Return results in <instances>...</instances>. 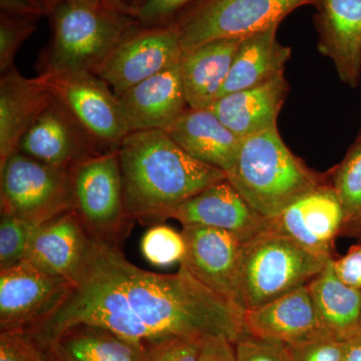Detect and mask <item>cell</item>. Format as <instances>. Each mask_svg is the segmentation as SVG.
I'll return each instance as SVG.
<instances>
[{"instance_id":"obj_1","label":"cell","mask_w":361,"mask_h":361,"mask_svg":"<svg viewBox=\"0 0 361 361\" xmlns=\"http://www.w3.org/2000/svg\"><path fill=\"white\" fill-rule=\"evenodd\" d=\"M244 313L182 265L174 274L149 272L130 263L116 244L90 235L65 303L25 330L47 356L56 339L78 324L104 327L147 348L168 339L213 336L236 344L247 334Z\"/></svg>"},{"instance_id":"obj_2","label":"cell","mask_w":361,"mask_h":361,"mask_svg":"<svg viewBox=\"0 0 361 361\" xmlns=\"http://www.w3.org/2000/svg\"><path fill=\"white\" fill-rule=\"evenodd\" d=\"M118 158L126 212L145 225L172 219L188 199L227 179L220 169L190 156L165 130L130 133Z\"/></svg>"},{"instance_id":"obj_3","label":"cell","mask_w":361,"mask_h":361,"mask_svg":"<svg viewBox=\"0 0 361 361\" xmlns=\"http://www.w3.org/2000/svg\"><path fill=\"white\" fill-rule=\"evenodd\" d=\"M227 179L266 219L277 218L306 194L330 182L306 165L272 129L244 137Z\"/></svg>"},{"instance_id":"obj_4","label":"cell","mask_w":361,"mask_h":361,"mask_svg":"<svg viewBox=\"0 0 361 361\" xmlns=\"http://www.w3.org/2000/svg\"><path fill=\"white\" fill-rule=\"evenodd\" d=\"M51 35L37 61L39 75L94 73L137 20L102 1L68 2L49 16Z\"/></svg>"},{"instance_id":"obj_5","label":"cell","mask_w":361,"mask_h":361,"mask_svg":"<svg viewBox=\"0 0 361 361\" xmlns=\"http://www.w3.org/2000/svg\"><path fill=\"white\" fill-rule=\"evenodd\" d=\"M330 260L308 251L270 224L242 245L239 307L245 312L306 286Z\"/></svg>"},{"instance_id":"obj_6","label":"cell","mask_w":361,"mask_h":361,"mask_svg":"<svg viewBox=\"0 0 361 361\" xmlns=\"http://www.w3.org/2000/svg\"><path fill=\"white\" fill-rule=\"evenodd\" d=\"M319 0H196L172 25L180 33L183 52L220 39H241L279 23L292 11L317 6Z\"/></svg>"},{"instance_id":"obj_7","label":"cell","mask_w":361,"mask_h":361,"mask_svg":"<svg viewBox=\"0 0 361 361\" xmlns=\"http://www.w3.org/2000/svg\"><path fill=\"white\" fill-rule=\"evenodd\" d=\"M70 171L14 152L0 165L1 215L39 225L73 210Z\"/></svg>"},{"instance_id":"obj_8","label":"cell","mask_w":361,"mask_h":361,"mask_svg":"<svg viewBox=\"0 0 361 361\" xmlns=\"http://www.w3.org/2000/svg\"><path fill=\"white\" fill-rule=\"evenodd\" d=\"M73 211L92 236L118 245L132 222L126 212L118 151L87 159L70 171Z\"/></svg>"},{"instance_id":"obj_9","label":"cell","mask_w":361,"mask_h":361,"mask_svg":"<svg viewBox=\"0 0 361 361\" xmlns=\"http://www.w3.org/2000/svg\"><path fill=\"white\" fill-rule=\"evenodd\" d=\"M103 153L118 151L130 130L120 99L110 85L90 71L37 75Z\"/></svg>"},{"instance_id":"obj_10","label":"cell","mask_w":361,"mask_h":361,"mask_svg":"<svg viewBox=\"0 0 361 361\" xmlns=\"http://www.w3.org/2000/svg\"><path fill=\"white\" fill-rule=\"evenodd\" d=\"M180 33L174 25L135 23L123 35L94 75L120 97L130 87L180 63Z\"/></svg>"},{"instance_id":"obj_11","label":"cell","mask_w":361,"mask_h":361,"mask_svg":"<svg viewBox=\"0 0 361 361\" xmlns=\"http://www.w3.org/2000/svg\"><path fill=\"white\" fill-rule=\"evenodd\" d=\"M73 284L23 261L0 270V329H28L65 303Z\"/></svg>"},{"instance_id":"obj_12","label":"cell","mask_w":361,"mask_h":361,"mask_svg":"<svg viewBox=\"0 0 361 361\" xmlns=\"http://www.w3.org/2000/svg\"><path fill=\"white\" fill-rule=\"evenodd\" d=\"M182 234L186 253L180 265L241 310L238 274L243 241L231 232L204 226H183Z\"/></svg>"},{"instance_id":"obj_13","label":"cell","mask_w":361,"mask_h":361,"mask_svg":"<svg viewBox=\"0 0 361 361\" xmlns=\"http://www.w3.org/2000/svg\"><path fill=\"white\" fill-rule=\"evenodd\" d=\"M18 151L51 167L68 171L104 154L75 116L54 97L21 137Z\"/></svg>"},{"instance_id":"obj_14","label":"cell","mask_w":361,"mask_h":361,"mask_svg":"<svg viewBox=\"0 0 361 361\" xmlns=\"http://www.w3.org/2000/svg\"><path fill=\"white\" fill-rule=\"evenodd\" d=\"M343 225V208L330 182L315 188L271 220V227L326 259L336 258L334 243Z\"/></svg>"},{"instance_id":"obj_15","label":"cell","mask_w":361,"mask_h":361,"mask_svg":"<svg viewBox=\"0 0 361 361\" xmlns=\"http://www.w3.org/2000/svg\"><path fill=\"white\" fill-rule=\"evenodd\" d=\"M172 219L183 226H204L236 235L243 242L269 228L271 220L256 212L228 179L202 190L182 204Z\"/></svg>"},{"instance_id":"obj_16","label":"cell","mask_w":361,"mask_h":361,"mask_svg":"<svg viewBox=\"0 0 361 361\" xmlns=\"http://www.w3.org/2000/svg\"><path fill=\"white\" fill-rule=\"evenodd\" d=\"M317 49L331 59L342 82L361 80V0H319L315 6Z\"/></svg>"},{"instance_id":"obj_17","label":"cell","mask_w":361,"mask_h":361,"mask_svg":"<svg viewBox=\"0 0 361 361\" xmlns=\"http://www.w3.org/2000/svg\"><path fill=\"white\" fill-rule=\"evenodd\" d=\"M90 239L75 211H66L35 228L23 261L73 284L84 264Z\"/></svg>"},{"instance_id":"obj_18","label":"cell","mask_w":361,"mask_h":361,"mask_svg":"<svg viewBox=\"0 0 361 361\" xmlns=\"http://www.w3.org/2000/svg\"><path fill=\"white\" fill-rule=\"evenodd\" d=\"M180 63L118 97L130 133L167 130L189 109Z\"/></svg>"},{"instance_id":"obj_19","label":"cell","mask_w":361,"mask_h":361,"mask_svg":"<svg viewBox=\"0 0 361 361\" xmlns=\"http://www.w3.org/2000/svg\"><path fill=\"white\" fill-rule=\"evenodd\" d=\"M247 334L286 344L310 341L323 331L307 285L244 313Z\"/></svg>"},{"instance_id":"obj_20","label":"cell","mask_w":361,"mask_h":361,"mask_svg":"<svg viewBox=\"0 0 361 361\" xmlns=\"http://www.w3.org/2000/svg\"><path fill=\"white\" fill-rule=\"evenodd\" d=\"M288 92L286 78L280 75L257 87L220 97L210 110L233 134L244 139L277 129L278 116Z\"/></svg>"},{"instance_id":"obj_21","label":"cell","mask_w":361,"mask_h":361,"mask_svg":"<svg viewBox=\"0 0 361 361\" xmlns=\"http://www.w3.org/2000/svg\"><path fill=\"white\" fill-rule=\"evenodd\" d=\"M52 94L39 77L27 78L16 68L0 80V165L18 151L21 137L44 113Z\"/></svg>"},{"instance_id":"obj_22","label":"cell","mask_w":361,"mask_h":361,"mask_svg":"<svg viewBox=\"0 0 361 361\" xmlns=\"http://www.w3.org/2000/svg\"><path fill=\"white\" fill-rule=\"evenodd\" d=\"M166 133L197 160L231 171L241 140L210 109L189 108Z\"/></svg>"},{"instance_id":"obj_23","label":"cell","mask_w":361,"mask_h":361,"mask_svg":"<svg viewBox=\"0 0 361 361\" xmlns=\"http://www.w3.org/2000/svg\"><path fill=\"white\" fill-rule=\"evenodd\" d=\"M279 25V23H273L242 37L218 99L231 92L257 87L284 75L291 49L278 42Z\"/></svg>"},{"instance_id":"obj_24","label":"cell","mask_w":361,"mask_h":361,"mask_svg":"<svg viewBox=\"0 0 361 361\" xmlns=\"http://www.w3.org/2000/svg\"><path fill=\"white\" fill-rule=\"evenodd\" d=\"M241 39L211 40L183 52L180 71L189 108L210 109L215 103Z\"/></svg>"},{"instance_id":"obj_25","label":"cell","mask_w":361,"mask_h":361,"mask_svg":"<svg viewBox=\"0 0 361 361\" xmlns=\"http://www.w3.org/2000/svg\"><path fill=\"white\" fill-rule=\"evenodd\" d=\"M49 360L146 361L148 348L96 325L78 324L51 344Z\"/></svg>"},{"instance_id":"obj_26","label":"cell","mask_w":361,"mask_h":361,"mask_svg":"<svg viewBox=\"0 0 361 361\" xmlns=\"http://www.w3.org/2000/svg\"><path fill=\"white\" fill-rule=\"evenodd\" d=\"M332 260L307 287L323 331L337 338L348 339L361 331V290L339 279Z\"/></svg>"},{"instance_id":"obj_27","label":"cell","mask_w":361,"mask_h":361,"mask_svg":"<svg viewBox=\"0 0 361 361\" xmlns=\"http://www.w3.org/2000/svg\"><path fill=\"white\" fill-rule=\"evenodd\" d=\"M344 212L341 236H361V132L343 160L329 171Z\"/></svg>"},{"instance_id":"obj_28","label":"cell","mask_w":361,"mask_h":361,"mask_svg":"<svg viewBox=\"0 0 361 361\" xmlns=\"http://www.w3.org/2000/svg\"><path fill=\"white\" fill-rule=\"evenodd\" d=\"M142 256L151 264L167 267L182 262L186 244L182 232L169 226L158 224L149 228L141 241Z\"/></svg>"},{"instance_id":"obj_29","label":"cell","mask_w":361,"mask_h":361,"mask_svg":"<svg viewBox=\"0 0 361 361\" xmlns=\"http://www.w3.org/2000/svg\"><path fill=\"white\" fill-rule=\"evenodd\" d=\"M37 224L1 215L0 221V270L7 269L25 260L30 237Z\"/></svg>"},{"instance_id":"obj_30","label":"cell","mask_w":361,"mask_h":361,"mask_svg":"<svg viewBox=\"0 0 361 361\" xmlns=\"http://www.w3.org/2000/svg\"><path fill=\"white\" fill-rule=\"evenodd\" d=\"M37 18L0 13V71L14 68V59L23 42L37 30Z\"/></svg>"},{"instance_id":"obj_31","label":"cell","mask_w":361,"mask_h":361,"mask_svg":"<svg viewBox=\"0 0 361 361\" xmlns=\"http://www.w3.org/2000/svg\"><path fill=\"white\" fill-rule=\"evenodd\" d=\"M344 341L330 334H322L310 341L285 344L288 361H342Z\"/></svg>"},{"instance_id":"obj_32","label":"cell","mask_w":361,"mask_h":361,"mask_svg":"<svg viewBox=\"0 0 361 361\" xmlns=\"http://www.w3.org/2000/svg\"><path fill=\"white\" fill-rule=\"evenodd\" d=\"M0 361H51L25 329L0 332Z\"/></svg>"},{"instance_id":"obj_33","label":"cell","mask_w":361,"mask_h":361,"mask_svg":"<svg viewBox=\"0 0 361 361\" xmlns=\"http://www.w3.org/2000/svg\"><path fill=\"white\" fill-rule=\"evenodd\" d=\"M196 0H146L134 18L142 26L171 25L185 8Z\"/></svg>"},{"instance_id":"obj_34","label":"cell","mask_w":361,"mask_h":361,"mask_svg":"<svg viewBox=\"0 0 361 361\" xmlns=\"http://www.w3.org/2000/svg\"><path fill=\"white\" fill-rule=\"evenodd\" d=\"M237 361H288L282 342L249 336L235 344Z\"/></svg>"},{"instance_id":"obj_35","label":"cell","mask_w":361,"mask_h":361,"mask_svg":"<svg viewBox=\"0 0 361 361\" xmlns=\"http://www.w3.org/2000/svg\"><path fill=\"white\" fill-rule=\"evenodd\" d=\"M205 339L172 338L148 348L146 361H200Z\"/></svg>"},{"instance_id":"obj_36","label":"cell","mask_w":361,"mask_h":361,"mask_svg":"<svg viewBox=\"0 0 361 361\" xmlns=\"http://www.w3.org/2000/svg\"><path fill=\"white\" fill-rule=\"evenodd\" d=\"M334 271L343 283L361 290V249L351 247L345 255L332 260Z\"/></svg>"},{"instance_id":"obj_37","label":"cell","mask_w":361,"mask_h":361,"mask_svg":"<svg viewBox=\"0 0 361 361\" xmlns=\"http://www.w3.org/2000/svg\"><path fill=\"white\" fill-rule=\"evenodd\" d=\"M200 361H237L235 344L224 337H208L202 345Z\"/></svg>"},{"instance_id":"obj_38","label":"cell","mask_w":361,"mask_h":361,"mask_svg":"<svg viewBox=\"0 0 361 361\" xmlns=\"http://www.w3.org/2000/svg\"><path fill=\"white\" fill-rule=\"evenodd\" d=\"M2 13L18 14L37 18L47 16L44 7L39 0H0Z\"/></svg>"},{"instance_id":"obj_39","label":"cell","mask_w":361,"mask_h":361,"mask_svg":"<svg viewBox=\"0 0 361 361\" xmlns=\"http://www.w3.org/2000/svg\"><path fill=\"white\" fill-rule=\"evenodd\" d=\"M342 361H361V331L344 341Z\"/></svg>"},{"instance_id":"obj_40","label":"cell","mask_w":361,"mask_h":361,"mask_svg":"<svg viewBox=\"0 0 361 361\" xmlns=\"http://www.w3.org/2000/svg\"><path fill=\"white\" fill-rule=\"evenodd\" d=\"M146 0H103L104 4L113 7L121 13L128 14L134 18L137 9Z\"/></svg>"},{"instance_id":"obj_41","label":"cell","mask_w":361,"mask_h":361,"mask_svg":"<svg viewBox=\"0 0 361 361\" xmlns=\"http://www.w3.org/2000/svg\"><path fill=\"white\" fill-rule=\"evenodd\" d=\"M78 1H102L103 0H39L40 4L44 7L45 11H47V16H51L52 11L61 6L63 4H68V2H78Z\"/></svg>"},{"instance_id":"obj_42","label":"cell","mask_w":361,"mask_h":361,"mask_svg":"<svg viewBox=\"0 0 361 361\" xmlns=\"http://www.w3.org/2000/svg\"><path fill=\"white\" fill-rule=\"evenodd\" d=\"M356 245H357L358 247H360V249H361V242H360V243H358V244H356Z\"/></svg>"},{"instance_id":"obj_43","label":"cell","mask_w":361,"mask_h":361,"mask_svg":"<svg viewBox=\"0 0 361 361\" xmlns=\"http://www.w3.org/2000/svg\"><path fill=\"white\" fill-rule=\"evenodd\" d=\"M360 330H361V315H360Z\"/></svg>"},{"instance_id":"obj_44","label":"cell","mask_w":361,"mask_h":361,"mask_svg":"<svg viewBox=\"0 0 361 361\" xmlns=\"http://www.w3.org/2000/svg\"><path fill=\"white\" fill-rule=\"evenodd\" d=\"M51 361H59V360H51Z\"/></svg>"}]
</instances>
